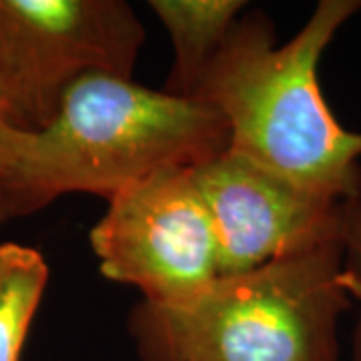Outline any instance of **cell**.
<instances>
[{
    "label": "cell",
    "instance_id": "cell-1",
    "mask_svg": "<svg viewBox=\"0 0 361 361\" xmlns=\"http://www.w3.org/2000/svg\"><path fill=\"white\" fill-rule=\"evenodd\" d=\"M360 11L361 0H319L281 47L269 16L245 11L195 92L225 118L231 151L336 203L361 197V129L334 115L319 63Z\"/></svg>",
    "mask_w": 361,
    "mask_h": 361
},
{
    "label": "cell",
    "instance_id": "cell-2",
    "mask_svg": "<svg viewBox=\"0 0 361 361\" xmlns=\"http://www.w3.org/2000/svg\"><path fill=\"white\" fill-rule=\"evenodd\" d=\"M351 307L334 237L221 275L185 307L139 301L127 327L141 361H339Z\"/></svg>",
    "mask_w": 361,
    "mask_h": 361
},
{
    "label": "cell",
    "instance_id": "cell-3",
    "mask_svg": "<svg viewBox=\"0 0 361 361\" xmlns=\"http://www.w3.org/2000/svg\"><path fill=\"white\" fill-rule=\"evenodd\" d=\"M227 149V123L205 101L92 73L66 90L47 129L28 133L26 189L37 211L71 193L111 201L142 180L199 167Z\"/></svg>",
    "mask_w": 361,
    "mask_h": 361
},
{
    "label": "cell",
    "instance_id": "cell-4",
    "mask_svg": "<svg viewBox=\"0 0 361 361\" xmlns=\"http://www.w3.org/2000/svg\"><path fill=\"white\" fill-rule=\"evenodd\" d=\"M145 26L125 0H0V109L44 130L78 78H133Z\"/></svg>",
    "mask_w": 361,
    "mask_h": 361
},
{
    "label": "cell",
    "instance_id": "cell-5",
    "mask_svg": "<svg viewBox=\"0 0 361 361\" xmlns=\"http://www.w3.org/2000/svg\"><path fill=\"white\" fill-rule=\"evenodd\" d=\"M99 271L141 301L185 307L221 277L217 233L191 169L142 180L106 201L89 233Z\"/></svg>",
    "mask_w": 361,
    "mask_h": 361
},
{
    "label": "cell",
    "instance_id": "cell-6",
    "mask_svg": "<svg viewBox=\"0 0 361 361\" xmlns=\"http://www.w3.org/2000/svg\"><path fill=\"white\" fill-rule=\"evenodd\" d=\"M221 251V275H239L337 237L339 203L307 193L227 149L191 169Z\"/></svg>",
    "mask_w": 361,
    "mask_h": 361
},
{
    "label": "cell",
    "instance_id": "cell-7",
    "mask_svg": "<svg viewBox=\"0 0 361 361\" xmlns=\"http://www.w3.org/2000/svg\"><path fill=\"white\" fill-rule=\"evenodd\" d=\"M243 0H151L149 8L167 30L173 47V66L165 90L177 97H195L201 80L217 59L239 16Z\"/></svg>",
    "mask_w": 361,
    "mask_h": 361
},
{
    "label": "cell",
    "instance_id": "cell-8",
    "mask_svg": "<svg viewBox=\"0 0 361 361\" xmlns=\"http://www.w3.org/2000/svg\"><path fill=\"white\" fill-rule=\"evenodd\" d=\"M51 269L39 249L0 243V361H20Z\"/></svg>",
    "mask_w": 361,
    "mask_h": 361
},
{
    "label": "cell",
    "instance_id": "cell-9",
    "mask_svg": "<svg viewBox=\"0 0 361 361\" xmlns=\"http://www.w3.org/2000/svg\"><path fill=\"white\" fill-rule=\"evenodd\" d=\"M28 133L16 130L0 109V225L37 213L25 179Z\"/></svg>",
    "mask_w": 361,
    "mask_h": 361
},
{
    "label": "cell",
    "instance_id": "cell-10",
    "mask_svg": "<svg viewBox=\"0 0 361 361\" xmlns=\"http://www.w3.org/2000/svg\"><path fill=\"white\" fill-rule=\"evenodd\" d=\"M337 241L341 245L343 277L351 301L360 305L351 341V361H361V197L339 203Z\"/></svg>",
    "mask_w": 361,
    "mask_h": 361
}]
</instances>
